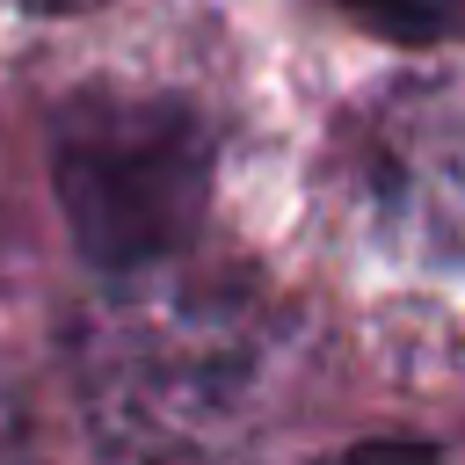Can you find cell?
<instances>
[{"label":"cell","mask_w":465,"mask_h":465,"mask_svg":"<svg viewBox=\"0 0 465 465\" xmlns=\"http://www.w3.org/2000/svg\"><path fill=\"white\" fill-rule=\"evenodd\" d=\"M356 211L407 254H465V87L400 80L341 138Z\"/></svg>","instance_id":"7a4b0ae2"},{"label":"cell","mask_w":465,"mask_h":465,"mask_svg":"<svg viewBox=\"0 0 465 465\" xmlns=\"http://www.w3.org/2000/svg\"><path fill=\"white\" fill-rule=\"evenodd\" d=\"M218 145L196 102L160 87H80L51 109V189L87 269H167L211 211Z\"/></svg>","instance_id":"6da1fadb"},{"label":"cell","mask_w":465,"mask_h":465,"mask_svg":"<svg viewBox=\"0 0 465 465\" xmlns=\"http://www.w3.org/2000/svg\"><path fill=\"white\" fill-rule=\"evenodd\" d=\"M334 7L407 51H436V44L465 36V0H334Z\"/></svg>","instance_id":"3957f363"},{"label":"cell","mask_w":465,"mask_h":465,"mask_svg":"<svg viewBox=\"0 0 465 465\" xmlns=\"http://www.w3.org/2000/svg\"><path fill=\"white\" fill-rule=\"evenodd\" d=\"M29 15H87V7H109V0H22Z\"/></svg>","instance_id":"5b68a950"},{"label":"cell","mask_w":465,"mask_h":465,"mask_svg":"<svg viewBox=\"0 0 465 465\" xmlns=\"http://www.w3.org/2000/svg\"><path fill=\"white\" fill-rule=\"evenodd\" d=\"M312 465H443L436 443H414V436H363V443H341Z\"/></svg>","instance_id":"277c9868"}]
</instances>
